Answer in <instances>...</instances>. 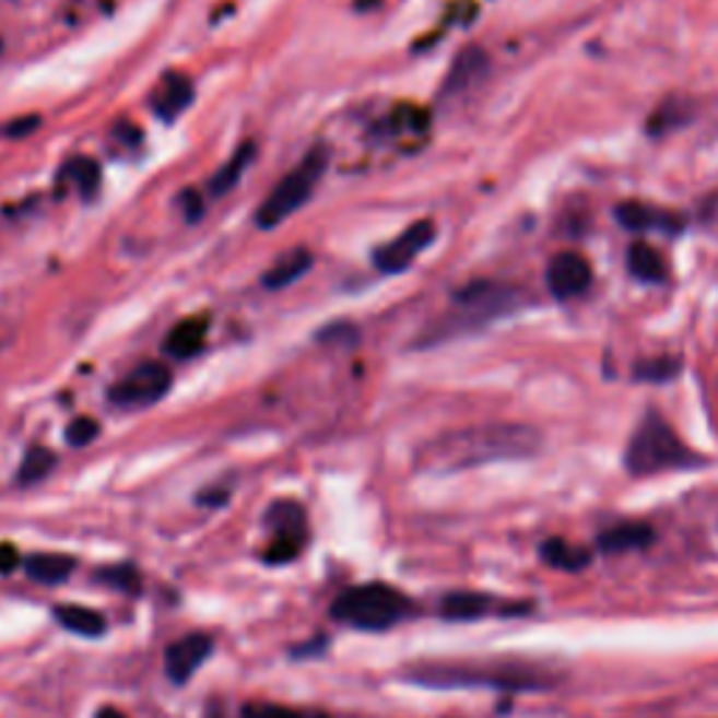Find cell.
<instances>
[{"instance_id": "obj_21", "label": "cell", "mask_w": 718, "mask_h": 718, "mask_svg": "<svg viewBox=\"0 0 718 718\" xmlns=\"http://www.w3.org/2000/svg\"><path fill=\"white\" fill-rule=\"evenodd\" d=\"M191 98H195V87H191L188 79L183 76L166 79V87H163V93H157L155 98L157 116H161L163 121H175V118L186 110L188 104H191Z\"/></svg>"}, {"instance_id": "obj_3", "label": "cell", "mask_w": 718, "mask_h": 718, "mask_svg": "<svg viewBox=\"0 0 718 718\" xmlns=\"http://www.w3.org/2000/svg\"><path fill=\"white\" fill-rule=\"evenodd\" d=\"M623 463L635 478H648V474L671 472V469L673 472L696 469L705 463V458L693 452L660 413H648L628 440Z\"/></svg>"}, {"instance_id": "obj_18", "label": "cell", "mask_w": 718, "mask_h": 718, "mask_svg": "<svg viewBox=\"0 0 718 718\" xmlns=\"http://www.w3.org/2000/svg\"><path fill=\"white\" fill-rule=\"evenodd\" d=\"M205 320L195 318V320H183V323H177L175 329L168 331V337L163 340V351H166L168 356H175V360H188L191 354H197V351L202 349V343H205Z\"/></svg>"}, {"instance_id": "obj_10", "label": "cell", "mask_w": 718, "mask_h": 718, "mask_svg": "<svg viewBox=\"0 0 718 718\" xmlns=\"http://www.w3.org/2000/svg\"><path fill=\"white\" fill-rule=\"evenodd\" d=\"M211 654H214V640L202 635V632H195V635H186L180 637V640H175L166 648V657H163V671H166L168 682L186 685V682L205 666Z\"/></svg>"}, {"instance_id": "obj_32", "label": "cell", "mask_w": 718, "mask_h": 718, "mask_svg": "<svg viewBox=\"0 0 718 718\" xmlns=\"http://www.w3.org/2000/svg\"><path fill=\"white\" fill-rule=\"evenodd\" d=\"M39 127V118L37 116H28V118H20V121H14L12 127H9V136L20 138V136H28V132H34Z\"/></svg>"}, {"instance_id": "obj_28", "label": "cell", "mask_w": 718, "mask_h": 718, "mask_svg": "<svg viewBox=\"0 0 718 718\" xmlns=\"http://www.w3.org/2000/svg\"><path fill=\"white\" fill-rule=\"evenodd\" d=\"M98 581H104L107 587L123 589V592H132L138 587V569L132 564H118V567H107L102 573H96Z\"/></svg>"}, {"instance_id": "obj_12", "label": "cell", "mask_w": 718, "mask_h": 718, "mask_svg": "<svg viewBox=\"0 0 718 718\" xmlns=\"http://www.w3.org/2000/svg\"><path fill=\"white\" fill-rule=\"evenodd\" d=\"M485 73H489V57H485L483 48H463V51L455 57L452 68H449L440 96H460V93H467Z\"/></svg>"}, {"instance_id": "obj_2", "label": "cell", "mask_w": 718, "mask_h": 718, "mask_svg": "<svg viewBox=\"0 0 718 718\" xmlns=\"http://www.w3.org/2000/svg\"><path fill=\"white\" fill-rule=\"evenodd\" d=\"M410 680L427 687H494V691H544L556 685L558 673L542 662L489 660V662H429L413 668Z\"/></svg>"}, {"instance_id": "obj_26", "label": "cell", "mask_w": 718, "mask_h": 718, "mask_svg": "<svg viewBox=\"0 0 718 718\" xmlns=\"http://www.w3.org/2000/svg\"><path fill=\"white\" fill-rule=\"evenodd\" d=\"M73 177H76V186L84 197H93L98 188V180H102V172H98V163L93 157H79L73 161Z\"/></svg>"}, {"instance_id": "obj_13", "label": "cell", "mask_w": 718, "mask_h": 718, "mask_svg": "<svg viewBox=\"0 0 718 718\" xmlns=\"http://www.w3.org/2000/svg\"><path fill=\"white\" fill-rule=\"evenodd\" d=\"M615 216L623 227L637 231V234H640V231H666V234H676L682 227L680 216L666 214L660 208L643 205V202H623V205H617Z\"/></svg>"}, {"instance_id": "obj_19", "label": "cell", "mask_w": 718, "mask_h": 718, "mask_svg": "<svg viewBox=\"0 0 718 718\" xmlns=\"http://www.w3.org/2000/svg\"><path fill=\"white\" fill-rule=\"evenodd\" d=\"M309 267H311V252L306 250V247L290 250L264 272V286L267 290H284V286H292L301 275H304V272H309Z\"/></svg>"}, {"instance_id": "obj_7", "label": "cell", "mask_w": 718, "mask_h": 718, "mask_svg": "<svg viewBox=\"0 0 718 718\" xmlns=\"http://www.w3.org/2000/svg\"><path fill=\"white\" fill-rule=\"evenodd\" d=\"M168 388H172V370L161 363H146L113 385L110 401L118 408H150L168 393Z\"/></svg>"}, {"instance_id": "obj_30", "label": "cell", "mask_w": 718, "mask_h": 718, "mask_svg": "<svg viewBox=\"0 0 718 718\" xmlns=\"http://www.w3.org/2000/svg\"><path fill=\"white\" fill-rule=\"evenodd\" d=\"M245 718H304L298 710L281 705H250L245 710Z\"/></svg>"}, {"instance_id": "obj_31", "label": "cell", "mask_w": 718, "mask_h": 718, "mask_svg": "<svg viewBox=\"0 0 718 718\" xmlns=\"http://www.w3.org/2000/svg\"><path fill=\"white\" fill-rule=\"evenodd\" d=\"M20 564L17 548H12L9 542H0V573H12Z\"/></svg>"}, {"instance_id": "obj_24", "label": "cell", "mask_w": 718, "mask_h": 718, "mask_svg": "<svg viewBox=\"0 0 718 718\" xmlns=\"http://www.w3.org/2000/svg\"><path fill=\"white\" fill-rule=\"evenodd\" d=\"M54 467H57V455H54L51 449L32 447L26 452V458H23V463H20V469H17V483L20 485L39 483V480L51 474Z\"/></svg>"}, {"instance_id": "obj_16", "label": "cell", "mask_w": 718, "mask_h": 718, "mask_svg": "<svg viewBox=\"0 0 718 718\" xmlns=\"http://www.w3.org/2000/svg\"><path fill=\"white\" fill-rule=\"evenodd\" d=\"M494 598L483 596V592H449L440 601V617L447 621H480V617L492 615Z\"/></svg>"}, {"instance_id": "obj_11", "label": "cell", "mask_w": 718, "mask_h": 718, "mask_svg": "<svg viewBox=\"0 0 718 718\" xmlns=\"http://www.w3.org/2000/svg\"><path fill=\"white\" fill-rule=\"evenodd\" d=\"M544 279H548V290L553 292V298L569 301L584 295L592 286V267L578 252H558L548 264Z\"/></svg>"}, {"instance_id": "obj_5", "label": "cell", "mask_w": 718, "mask_h": 718, "mask_svg": "<svg viewBox=\"0 0 718 718\" xmlns=\"http://www.w3.org/2000/svg\"><path fill=\"white\" fill-rule=\"evenodd\" d=\"M326 166H329V152L323 146L311 150L279 186L272 188L267 200L256 208V225L272 231V227H279L281 222L290 220L315 195L320 177L326 175Z\"/></svg>"}, {"instance_id": "obj_4", "label": "cell", "mask_w": 718, "mask_h": 718, "mask_svg": "<svg viewBox=\"0 0 718 718\" xmlns=\"http://www.w3.org/2000/svg\"><path fill=\"white\" fill-rule=\"evenodd\" d=\"M410 612H413V601L382 581L343 589L331 603V617L360 632H388L410 617Z\"/></svg>"}, {"instance_id": "obj_9", "label": "cell", "mask_w": 718, "mask_h": 718, "mask_svg": "<svg viewBox=\"0 0 718 718\" xmlns=\"http://www.w3.org/2000/svg\"><path fill=\"white\" fill-rule=\"evenodd\" d=\"M435 239V225L429 220H421L410 225L399 239L388 242L374 252V264L382 272H404L415 261L421 250H427Z\"/></svg>"}, {"instance_id": "obj_14", "label": "cell", "mask_w": 718, "mask_h": 718, "mask_svg": "<svg viewBox=\"0 0 718 718\" xmlns=\"http://www.w3.org/2000/svg\"><path fill=\"white\" fill-rule=\"evenodd\" d=\"M651 539H654V531L648 528L646 522H621L598 537V548H601L603 553H612V556H617V553L640 551V548L651 544Z\"/></svg>"}, {"instance_id": "obj_15", "label": "cell", "mask_w": 718, "mask_h": 718, "mask_svg": "<svg viewBox=\"0 0 718 718\" xmlns=\"http://www.w3.org/2000/svg\"><path fill=\"white\" fill-rule=\"evenodd\" d=\"M54 617L66 632L79 637H102L107 632V621H104L102 612L91 607H79V603H62V607L54 609Z\"/></svg>"}, {"instance_id": "obj_17", "label": "cell", "mask_w": 718, "mask_h": 718, "mask_svg": "<svg viewBox=\"0 0 718 718\" xmlns=\"http://www.w3.org/2000/svg\"><path fill=\"white\" fill-rule=\"evenodd\" d=\"M76 569V558L62 556V553H37V556L26 558V573L43 587H57V584L68 581Z\"/></svg>"}, {"instance_id": "obj_22", "label": "cell", "mask_w": 718, "mask_h": 718, "mask_svg": "<svg viewBox=\"0 0 718 718\" xmlns=\"http://www.w3.org/2000/svg\"><path fill=\"white\" fill-rule=\"evenodd\" d=\"M628 272H632L635 279L657 284V281L666 279L668 270L660 252L654 250V247L643 245V242H635V245L628 247Z\"/></svg>"}, {"instance_id": "obj_33", "label": "cell", "mask_w": 718, "mask_h": 718, "mask_svg": "<svg viewBox=\"0 0 718 718\" xmlns=\"http://www.w3.org/2000/svg\"><path fill=\"white\" fill-rule=\"evenodd\" d=\"M96 718H127L121 710H116V707H102V710L96 713Z\"/></svg>"}, {"instance_id": "obj_6", "label": "cell", "mask_w": 718, "mask_h": 718, "mask_svg": "<svg viewBox=\"0 0 718 718\" xmlns=\"http://www.w3.org/2000/svg\"><path fill=\"white\" fill-rule=\"evenodd\" d=\"M264 525L272 539L261 553L267 564H290L301 556L306 544V511L295 499H279L264 514Z\"/></svg>"}, {"instance_id": "obj_20", "label": "cell", "mask_w": 718, "mask_h": 718, "mask_svg": "<svg viewBox=\"0 0 718 718\" xmlns=\"http://www.w3.org/2000/svg\"><path fill=\"white\" fill-rule=\"evenodd\" d=\"M252 157H256V146H252L250 141L242 143L239 150L234 152V157L225 163L222 168H216V175L211 177V195L214 197H225L227 191H234L236 183L245 177L247 166L252 163Z\"/></svg>"}, {"instance_id": "obj_23", "label": "cell", "mask_w": 718, "mask_h": 718, "mask_svg": "<svg viewBox=\"0 0 718 718\" xmlns=\"http://www.w3.org/2000/svg\"><path fill=\"white\" fill-rule=\"evenodd\" d=\"M542 558L551 567L567 569V573H578L589 564V553L578 544H569L564 539H551V542L542 544Z\"/></svg>"}, {"instance_id": "obj_25", "label": "cell", "mask_w": 718, "mask_h": 718, "mask_svg": "<svg viewBox=\"0 0 718 718\" xmlns=\"http://www.w3.org/2000/svg\"><path fill=\"white\" fill-rule=\"evenodd\" d=\"M356 340H360V331L354 323H331L318 334V343L329 349H354Z\"/></svg>"}, {"instance_id": "obj_27", "label": "cell", "mask_w": 718, "mask_h": 718, "mask_svg": "<svg viewBox=\"0 0 718 718\" xmlns=\"http://www.w3.org/2000/svg\"><path fill=\"white\" fill-rule=\"evenodd\" d=\"M98 421L91 419V415H79V419H73L71 424H68L66 429V440L71 444V447H87V444H93V440L98 438Z\"/></svg>"}, {"instance_id": "obj_29", "label": "cell", "mask_w": 718, "mask_h": 718, "mask_svg": "<svg viewBox=\"0 0 718 718\" xmlns=\"http://www.w3.org/2000/svg\"><path fill=\"white\" fill-rule=\"evenodd\" d=\"M680 363L676 360H654V363H640L635 368L637 379H646V382H666L671 376L680 374Z\"/></svg>"}, {"instance_id": "obj_8", "label": "cell", "mask_w": 718, "mask_h": 718, "mask_svg": "<svg viewBox=\"0 0 718 718\" xmlns=\"http://www.w3.org/2000/svg\"><path fill=\"white\" fill-rule=\"evenodd\" d=\"M455 306H458L469 320H492L514 311L519 306V292L511 286L492 284V281H474L455 292Z\"/></svg>"}, {"instance_id": "obj_1", "label": "cell", "mask_w": 718, "mask_h": 718, "mask_svg": "<svg viewBox=\"0 0 718 718\" xmlns=\"http://www.w3.org/2000/svg\"><path fill=\"white\" fill-rule=\"evenodd\" d=\"M542 447V435L525 424H485L449 433L424 449V467L440 472L483 467L497 460L533 458Z\"/></svg>"}]
</instances>
